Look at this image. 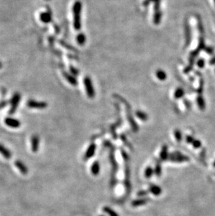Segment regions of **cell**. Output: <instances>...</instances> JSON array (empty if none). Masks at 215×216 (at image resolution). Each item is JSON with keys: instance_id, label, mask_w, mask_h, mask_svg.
Here are the masks:
<instances>
[{"instance_id": "obj_1", "label": "cell", "mask_w": 215, "mask_h": 216, "mask_svg": "<svg viewBox=\"0 0 215 216\" xmlns=\"http://www.w3.org/2000/svg\"><path fill=\"white\" fill-rule=\"evenodd\" d=\"M81 11L82 4L80 1H76L73 6V15H74V26L76 30L81 28Z\"/></svg>"}, {"instance_id": "obj_2", "label": "cell", "mask_w": 215, "mask_h": 216, "mask_svg": "<svg viewBox=\"0 0 215 216\" xmlns=\"http://www.w3.org/2000/svg\"><path fill=\"white\" fill-rule=\"evenodd\" d=\"M20 100H21V94L19 92H15L12 96L11 100H10V104H11V107L9 111V114L10 115H13L15 114L16 110H17L18 105H19Z\"/></svg>"}, {"instance_id": "obj_3", "label": "cell", "mask_w": 215, "mask_h": 216, "mask_svg": "<svg viewBox=\"0 0 215 216\" xmlns=\"http://www.w3.org/2000/svg\"><path fill=\"white\" fill-rule=\"evenodd\" d=\"M28 108H36V109H44L47 108L48 104L45 102H38L34 100H29L27 102Z\"/></svg>"}, {"instance_id": "obj_4", "label": "cell", "mask_w": 215, "mask_h": 216, "mask_svg": "<svg viewBox=\"0 0 215 216\" xmlns=\"http://www.w3.org/2000/svg\"><path fill=\"white\" fill-rule=\"evenodd\" d=\"M46 9H48V11L42 12V13H40L39 15L40 21L45 24L49 23L52 21L51 9H50L48 7H46Z\"/></svg>"}, {"instance_id": "obj_5", "label": "cell", "mask_w": 215, "mask_h": 216, "mask_svg": "<svg viewBox=\"0 0 215 216\" xmlns=\"http://www.w3.org/2000/svg\"><path fill=\"white\" fill-rule=\"evenodd\" d=\"M84 83L85 88H86V91L87 93H88V95L90 97H93L94 96V89H93L92 82H91L90 78L85 77L84 80Z\"/></svg>"}, {"instance_id": "obj_6", "label": "cell", "mask_w": 215, "mask_h": 216, "mask_svg": "<svg viewBox=\"0 0 215 216\" xmlns=\"http://www.w3.org/2000/svg\"><path fill=\"white\" fill-rule=\"evenodd\" d=\"M5 124L7 125V126L10 127L11 128H18L20 127V121L17 120V119L13 118H10V117H7V118H5L4 120Z\"/></svg>"}, {"instance_id": "obj_7", "label": "cell", "mask_w": 215, "mask_h": 216, "mask_svg": "<svg viewBox=\"0 0 215 216\" xmlns=\"http://www.w3.org/2000/svg\"><path fill=\"white\" fill-rule=\"evenodd\" d=\"M32 150L34 153H37L39 148V136L38 135H33L31 139Z\"/></svg>"}, {"instance_id": "obj_8", "label": "cell", "mask_w": 215, "mask_h": 216, "mask_svg": "<svg viewBox=\"0 0 215 216\" xmlns=\"http://www.w3.org/2000/svg\"><path fill=\"white\" fill-rule=\"evenodd\" d=\"M15 165L17 168L19 169L20 172L23 173V175L27 174L28 173V169L27 167H26V165L24 164L22 161L20 160H16L15 161Z\"/></svg>"}, {"instance_id": "obj_9", "label": "cell", "mask_w": 215, "mask_h": 216, "mask_svg": "<svg viewBox=\"0 0 215 216\" xmlns=\"http://www.w3.org/2000/svg\"><path fill=\"white\" fill-rule=\"evenodd\" d=\"M0 154L2 155L3 157L7 159H11L12 156L11 151L1 143H0Z\"/></svg>"}, {"instance_id": "obj_10", "label": "cell", "mask_w": 215, "mask_h": 216, "mask_svg": "<svg viewBox=\"0 0 215 216\" xmlns=\"http://www.w3.org/2000/svg\"><path fill=\"white\" fill-rule=\"evenodd\" d=\"M63 75L64 76V77H65L66 79L71 84L73 85V86H76V85H77V80H76V78L74 77V76L70 75L69 74L66 73V72L63 73Z\"/></svg>"}, {"instance_id": "obj_11", "label": "cell", "mask_w": 215, "mask_h": 216, "mask_svg": "<svg viewBox=\"0 0 215 216\" xmlns=\"http://www.w3.org/2000/svg\"><path fill=\"white\" fill-rule=\"evenodd\" d=\"M157 78L161 80H166V74L165 73V72H163V71H162V70L157 71Z\"/></svg>"}, {"instance_id": "obj_12", "label": "cell", "mask_w": 215, "mask_h": 216, "mask_svg": "<svg viewBox=\"0 0 215 216\" xmlns=\"http://www.w3.org/2000/svg\"><path fill=\"white\" fill-rule=\"evenodd\" d=\"M77 41L80 45H82L85 42V37L83 34H79L77 36Z\"/></svg>"}, {"instance_id": "obj_13", "label": "cell", "mask_w": 215, "mask_h": 216, "mask_svg": "<svg viewBox=\"0 0 215 216\" xmlns=\"http://www.w3.org/2000/svg\"><path fill=\"white\" fill-rule=\"evenodd\" d=\"M94 146H91L90 148H89L88 152H87L86 153V158H89V157H90L92 155H93V153H94Z\"/></svg>"}, {"instance_id": "obj_14", "label": "cell", "mask_w": 215, "mask_h": 216, "mask_svg": "<svg viewBox=\"0 0 215 216\" xmlns=\"http://www.w3.org/2000/svg\"><path fill=\"white\" fill-rule=\"evenodd\" d=\"M92 172L94 174H97L99 172V164L98 163H95V164H94V165H93L92 167Z\"/></svg>"}, {"instance_id": "obj_15", "label": "cell", "mask_w": 215, "mask_h": 216, "mask_svg": "<svg viewBox=\"0 0 215 216\" xmlns=\"http://www.w3.org/2000/svg\"><path fill=\"white\" fill-rule=\"evenodd\" d=\"M152 192L154 194H155V195H159V194L161 192V189L157 186H154L152 187Z\"/></svg>"}, {"instance_id": "obj_16", "label": "cell", "mask_w": 215, "mask_h": 216, "mask_svg": "<svg viewBox=\"0 0 215 216\" xmlns=\"http://www.w3.org/2000/svg\"><path fill=\"white\" fill-rule=\"evenodd\" d=\"M9 103V102H8V101H7V100L1 101V102H0V110L2 109V108H5Z\"/></svg>"}, {"instance_id": "obj_17", "label": "cell", "mask_w": 215, "mask_h": 216, "mask_svg": "<svg viewBox=\"0 0 215 216\" xmlns=\"http://www.w3.org/2000/svg\"><path fill=\"white\" fill-rule=\"evenodd\" d=\"M200 146H201V143L199 141H194V146L195 148H200Z\"/></svg>"}, {"instance_id": "obj_18", "label": "cell", "mask_w": 215, "mask_h": 216, "mask_svg": "<svg viewBox=\"0 0 215 216\" xmlns=\"http://www.w3.org/2000/svg\"><path fill=\"white\" fill-rule=\"evenodd\" d=\"M2 66H3V64H2V63H1V62H0V69H1V68H2Z\"/></svg>"}, {"instance_id": "obj_19", "label": "cell", "mask_w": 215, "mask_h": 216, "mask_svg": "<svg viewBox=\"0 0 215 216\" xmlns=\"http://www.w3.org/2000/svg\"><path fill=\"white\" fill-rule=\"evenodd\" d=\"M214 166L215 167V161H214Z\"/></svg>"}, {"instance_id": "obj_20", "label": "cell", "mask_w": 215, "mask_h": 216, "mask_svg": "<svg viewBox=\"0 0 215 216\" xmlns=\"http://www.w3.org/2000/svg\"><path fill=\"white\" fill-rule=\"evenodd\" d=\"M46 1H50V0H46Z\"/></svg>"}]
</instances>
